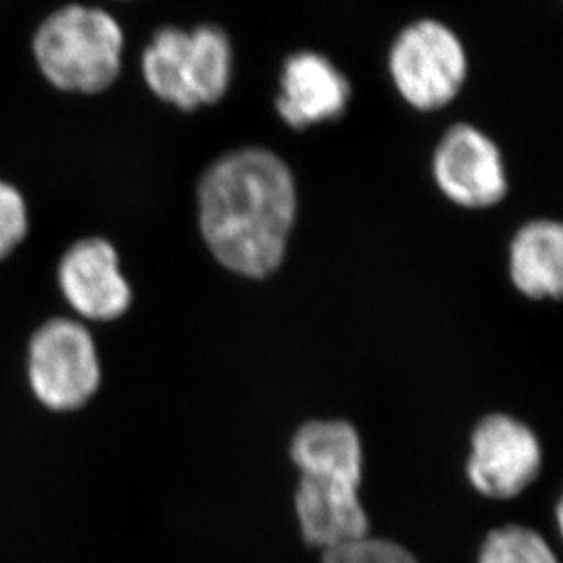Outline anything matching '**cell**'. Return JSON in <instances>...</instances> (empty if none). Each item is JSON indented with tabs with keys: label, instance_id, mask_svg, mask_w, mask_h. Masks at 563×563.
<instances>
[{
	"label": "cell",
	"instance_id": "cell-1",
	"mask_svg": "<svg viewBox=\"0 0 563 563\" xmlns=\"http://www.w3.org/2000/svg\"><path fill=\"white\" fill-rule=\"evenodd\" d=\"M298 216V187L279 155L260 146L224 154L197 185V221L210 254L238 276L282 266Z\"/></svg>",
	"mask_w": 563,
	"mask_h": 563
},
{
	"label": "cell",
	"instance_id": "cell-14",
	"mask_svg": "<svg viewBox=\"0 0 563 563\" xmlns=\"http://www.w3.org/2000/svg\"><path fill=\"white\" fill-rule=\"evenodd\" d=\"M323 563H418L415 556L398 543L382 538H360L324 549Z\"/></svg>",
	"mask_w": 563,
	"mask_h": 563
},
{
	"label": "cell",
	"instance_id": "cell-5",
	"mask_svg": "<svg viewBox=\"0 0 563 563\" xmlns=\"http://www.w3.org/2000/svg\"><path fill=\"white\" fill-rule=\"evenodd\" d=\"M394 88L418 112L449 107L467 79V52L443 22L421 19L405 26L388 54Z\"/></svg>",
	"mask_w": 563,
	"mask_h": 563
},
{
	"label": "cell",
	"instance_id": "cell-7",
	"mask_svg": "<svg viewBox=\"0 0 563 563\" xmlns=\"http://www.w3.org/2000/svg\"><path fill=\"white\" fill-rule=\"evenodd\" d=\"M432 176L449 201L468 210L496 207L509 190L500 148L473 124L446 130L434 150Z\"/></svg>",
	"mask_w": 563,
	"mask_h": 563
},
{
	"label": "cell",
	"instance_id": "cell-6",
	"mask_svg": "<svg viewBox=\"0 0 563 563\" xmlns=\"http://www.w3.org/2000/svg\"><path fill=\"white\" fill-rule=\"evenodd\" d=\"M27 374L33 393L48 409H80L101 383L90 330L75 319H48L30 341Z\"/></svg>",
	"mask_w": 563,
	"mask_h": 563
},
{
	"label": "cell",
	"instance_id": "cell-12",
	"mask_svg": "<svg viewBox=\"0 0 563 563\" xmlns=\"http://www.w3.org/2000/svg\"><path fill=\"white\" fill-rule=\"evenodd\" d=\"M478 563H559L538 532L521 526H505L485 538Z\"/></svg>",
	"mask_w": 563,
	"mask_h": 563
},
{
	"label": "cell",
	"instance_id": "cell-3",
	"mask_svg": "<svg viewBox=\"0 0 563 563\" xmlns=\"http://www.w3.org/2000/svg\"><path fill=\"white\" fill-rule=\"evenodd\" d=\"M124 32L99 5L66 4L44 16L32 37L33 59L55 90L99 96L123 71Z\"/></svg>",
	"mask_w": 563,
	"mask_h": 563
},
{
	"label": "cell",
	"instance_id": "cell-8",
	"mask_svg": "<svg viewBox=\"0 0 563 563\" xmlns=\"http://www.w3.org/2000/svg\"><path fill=\"white\" fill-rule=\"evenodd\" d=\"M540 465L542 449L529 427L505 415L479 421L467 462L468 479L478 493L496 500L515 498L537 479Z\"/></svg>",
	"mask_w": 563,
	"mask_h": 563
},
{
	"label": "cell",
	"instance_id": "cell-4",
	"mask_svg": "<svg viewBox=\"0 0 563 563\" xmlns=\"http://www.w3.org/2000/svg\"><path fill=\"white\" fill-rule=\"evenodd\" d=\"M141 71L148 90L181 112L212 107L232 82L234 52L229 33L216 24L159 27L143 49Z\"/></svg>",
	"mask_w": 563,
	"mask_h": 563
},
{
	"label": "cell",
	"instance_id": "cell-11",
	"mask_svg": "<svg viewBox=\"0 0 563 563\" xmlns=\"http://www.w3.org/2000/svg\"><path fill=\"white\" fill-rule=\"evenodd\" d=\"M510 282L529 299L562 298L563 229L549 219L523 224L510 241Z\"/></svg>",
	"mask_w": 563,
	"mask_h": 563
},
{
	"label": "cell",
	"instance_id": "cell-13",
	"mask_svg": "<svg viewBox=\"0 0 563 563\" xmlns=\"http://www.w3.org/2000/svg\"><path fill=\"white\" fill-rule=\"evenodd\" d=\"M30 212L22 191L0 177V261L8 260L26 240Z\"/></svg>",
	"mask_w": 563,
	"mask_h": 563
},
{
	"label": "cell",
	"instance_id": "cell-10",
	"mask_svg": "<svg viewBox=\"0 0 563 563\" xmlns=\"http://www.w3.org/2000/svg\"><path fill=\"white\" fill-rule=\"evenodd\" d=\"M351 82L318 52L288 55L279 77L276 110L294 130L340 119L351 102Z\"/></svg>",
	"mask_w": 563,
	"mask_h": 563
},
{
	"label": "cell",
	"instance_id": "cell-2",
	"mask_svg": "<svg viewBox=\"0 0 563 563\" xmlns=\"http://www.w3.org/2000/svg\"><path fill=\"white\" fill-rule=\"evenodd\" d=\"M301 478L296 490L305 542L332 549L368 537V518L357 489L363 451L356 429L346 421H309L290 445Z\"/></svg>",
	"mask_w": 563,
	"mask_h": 563
},
{
	"label": "cell",
	"instance_id": "cell-9",
	"mask_svg": "<svg viewBox=\"0 0 563 563\" xmlns=\"http://www.w3.org/2000/svg\"><path fill=\"white\" fill-rule=\"evenodd\" d=\"M60 294L80 318L113 321L132 305V287L121 272V257L112 241L90 235L75 241L57 265Z\"/></svg>",
	"mask_w": 563,
	"mask_h": 563
}]
</instances>
